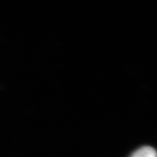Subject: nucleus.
I'll return each instance as SVG.
<instances>
[{
	"label": "nucleus",
	"instance_id": "obj_1",
	"mask_svg": "<svg viewBox=\"0 0 157 157\" xmlns=\"http://www.w3.org/2000/svg\"><path fill=\"white\" fill-rule=\"evenodd\" d=\"M130 157H157V151L152 147L144 146L134 151Z\"/></svg>",
	"mask_w": 157,
	"mask_h": 157
}]
</instances>
